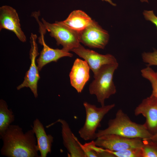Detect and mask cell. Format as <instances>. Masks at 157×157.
Masks as SVG:
<instances>
[{
  "label": "cell",
  "mask_w": 157,
  "mask_h": 157,
  "mask_svg": "<svg viewBox=\"0 0 157 157\" xmlns=\"http://www.w3.org/2000/svg\"><path fill=\"white\" fill-rule=\"evenodd\" d=\"M92 20L83 11L76 10L72 11L67 17L62 22L72 29L79 32L88 26Z\"/></svg>",
  "instance_id": "2e32d148"
},
{
  "label": "cell",
  "mask_w": 157,
  "mask_h": 157,
  "mask_svg": "<svg viewBox=\"0 0 157 157\" xmlns=\"http://www.w3.org/2000/svg\"><path fill=\"white\" fill-rule=\"evenodd\" d=\"M96 139L94 141L96 145L112 151L140 148L143 144L142 139L141 138H128L113 134L103 135Z\"/></svg>",
  "instance_id": "8992f818"
},
{
  "label": "cell",
  "mask_w": 157,
  "mask_h": 157,
  "mask_svg": "<svg viewBox=\"0 0 157 157\" xmlns=\"http://www.w3.org/2000/svg\"><path fill=\"white\" fill-rule=\"evenodd\" d=\"M7 29L13 32L22 42L26 38L21 27L20 20L16 10L8 6L0 8V30Z\"/></svg>",
  "instance_id": "8fae6325"
},
{
  "label": "cell",
  "mask_w": 157,
  "mask_h": 157,
  "mask_svg": "<svg viewBox=\"0 0 157 157\" xmlns=\"http://www.w3.org/2000/svg\"><path fill=\"white\" fill-rule=\"evenodd\" d=\"M102 1H105L109 3L112 5L115 6H116V4L113 3L111 0H102Z\"/></svg>",
  "instance_id": "d4e9b609"
},
{
  "label": "cell",
  "mask_w": 157,
  "mask_h": 157,
  "mask_svg": "<svg viewBox=\"0 0 157 157\" xmlns=\"http://www.w3.org/2000/svg\"><path fill=\"white\" fill-rule=\"evenodd\" d=\"M31 127L36 138L40 157H46L51 152L53 137L50 134H47L43 125L37 118L34 120Z\"/></svg>",
  "instance_id": "9a60e30c"
},
{
  "label": "cell",
  "mask_w": 157,
  "mask_h": 157,
  "mask_svg": "<svg viewBox=\"0 0 157 157\" xmlns=\"http://www.w3.org/2000/svg\"><path fill=\"white\" fill-rule=\"evenodd\" d=\"M36 35L31 34L30 38L31 48L30 52L31 64L29 69L26 73L24 81L17 87V90L25 87L29 88L36 98L38 96L37 83L40 78L39 71L35 63L36 57L39 54L36 42Z\"/></svg>",
  "instance_id": "9c48e42d"
},
{
  "label": "cell",
  "mask_w": 157,
  "mask_h": 157,
  "mask_svg": "<svg viewBox=\"0 0 157 157\" xmlns=\"http://www.w3.org/2000/svg\"><path fill=\"white\" fill-rule=\"evenodd\" d=\"M72 51L83 58L95 75L103 66L117 62L113 55H103L93 50L85 48L81 44Z\"/></svg>",
  "instance_id": "30bf717a"
},
{
  "label": "cell",
  "mask_w": 157,
  "mask_h": 157,
  "mask_svg": "<svg viewBox=\"0 0 157 157\" xmlns=\"http://www.w3.org/2000/svg\"><path fill=\"white\" fill-rule=\"evenodd\" d=\"M90 68L87 63L79 58L74 62L69 77L71 85L78 93H81L90 78Z\"/></svg>",
  "instance_id": "7c38bea8"
},
{
  "label": "cell",
  "mask_w": 157,
  "mask_h": 157,
  "mask_svg": "<svg viewBox=\"0 0 157 157\" xmlns=\"http://www.w3.org/2000/svg\"><path fill=\"white\" fill-rule=\"evenodd\" d=\"M41 20L44 28L49 32L51 37L55 39L57 45H61L64 49L72 51L81 45L79 32L71 28L62 21L50 23L43 18Z\"/></svg>",
  "instance_id": "5b68a950"
},
{
  "label": "cell",
  "mask_w": 157,
  "mask_h": 157,
  "mask_svg": "<svg viewBox=\"0 0 157 157\" xmlns=\"http://www.w3.org/2000/svg\"><path fill=\"white\" fill-rule=\"evenodd\" d=\"M144 17L147 20L149 21L154 24L157 29V16L153 10H144L143 13Z\"/></svg>",
  "instance_id": "7402d4cb"
},
{
  "label": "cell",
  "mask_w": 157,
  "mask_h": 157,
  "mask_svg": "<svg viewBox=\"0 0 157 157\" xmlns=\"http://www.w3.org/2000/svg\"><path fill=\"white\" fill-rule=\"evenodd\" d=\"M140 1L141 2H148V0H140Z\"/></svg>",
  "instance_id": "484cf974"
},
{
  "label": "cell",
  "mask_w": 157,
  "mask_h": 157,
  "mask_svg": "<svg viewBox=\"0 0 157 157\" xmlns=\"http://www.w3.org/2000/svg\"><path fill=\"white\" fill-rule=\"evenodd\" d=\"M79 144L86 157H99L98 154L95 151L82 144L80 142Z\"/></svg>",
  "instance_id": "603a6c76"
},
{
  "label": "cell",
  "mask_w": 157,
  "mask_h": 157,
  "mask_svg": "<svg viewBox=\"0 0 157 157\" xmlns=\"http://www.w3.org/2000/svg\"><path fill=\"white\" fill-rule=\"evenodd\" d=\"M61 124V133L64 147L71 157H86L79 144V141L72 133L67 122L59 119L55 122Z\"/></svg>",
  "instance_id": "5bb4252c"
},
{
  "label": "cell",
  "mask_w": 157,
  "mask_h": 157,
  "mask_svg": "<svg viewBox=\"0 0 157 157\" xmlns=\"http://www.w3.org/2000/svg\"><path fill=\"white\" fill-rule=\"evenodd\" d=\"M142 142V157H157V141L149 139Z\"/></svg>",
  "instance_id": "ac0fdd59"
},
{
  "label": "cell",
  "mask_w": 157,
  "mask_h": 157,
  "mask_svg": "<svg viewBox=\"0 0 157 157\" xmlns=\"http://www.w3.org/2000/svg\"><path fill=\"white\" fill-rule=\"evenodd\" d=\"M13 112L4 100H0V136L3 134L15 120Z\"/></svg>",
  "instance_id": "e0dca14e"
},
{
  "label": "cell",
  "mask_w": 157,
  "mask_h": 157,
  "mask_svg": "<svg viewBox=\"0 0 157 157\" xmlns=\"http://www.w3.org/2000/svg\"><path fill=\"white\" fill-rule=\"evenodd\" d=\"M83 105L86 112L85 120L78 133L83 140H93L96 139L97 129L101 126V122L103 118L115 105L113 104L97 107L86 101Z\"/></svg>",
  "instance_id": "277c9868"
},
{
  "label": "cell",
  "mask_w": 157,
  "mask_h": 157,
  "mask_svg": "<svg viewBox=\"0 0 157 157\" xmlns=\"http://www.w3.org/2000/svg\"><path fill=\"white\" fill-rule=\"evenodd\" d=\"M117 62L105 65L94 75V80L89 88L90 93L95 95L101 106L105 105L106 99L116 92L113 80L114 73L117 68Z\"/></svg>",
  "instance_id": "3957f363"
},
{
  "label": "cell",
  "mask_w": 157,
  "mask_h": 157,
  "mask_svg": "<svg viewBox=\"0 0 157 157\" xmlns=\"http://www.w3.org/2000/svg\"><path fill=\"white\" fill-rule=\"evenodd\" d=\"M143 61L147 64L148 66H157V49H154L153 52H144L142 54Z\"/></svg>",
  "instance_id": "44dd1931"
},
{
  "label": "cell",
  "mask_w": 157,
  "mask_h": 157,
  "mask_svg": "<svg viewBox=\"0 0 157 157\" xmlns=\"http://www.w3.org/2000/svg\"><path fill=\"white\" fill-rule=\"evenodd\" d=\"M43 31H40L41 35L39 38V42L43 46L39 58L37 60V67L39 71L47 64L53 61L56 62L60 58L64 57H72L73 54L62 48L54 49L50 48L45 43Z\"/></svg>",
  "instance_id": "4fadbf2b"
},
{
  "label": "cell",
  "mask_w": 157,
  "mask_h": 157,
  "mask_svg": "<svg viewBox=\"0 0 157 157\" xmlns=\"http://www.w3.org/2000/svg\"><path fill=\"white\" fill-rule=\"evenodd\" d=\"M108 134L142 139H149L153 135L143 124H140L132 121L121 109L117 111L114 118L109 120L107 128L98 131L96 133V139L99 136Z\"/></svg>",
  "instance_id": "7a4b0ae2"
},
{
  "label": "cell",
  "mask_w": 157,
  "mask_h": 157,
  "mask_svg": "<svg viewBox=\"0 0 157 157\" xmlns=\"http://www.w3.org/2000/svg\"><path fill=\"white\" fill-rule=\"evenodd\" d=\"M3 145L1 154L8 157H39L35 133L31 129L25 133L18 125L11 124L0 136Z\"/></svg>",
  "instance_id": "6da1fadb"
},
{
  "label": "cell",
  "mask_w": 157,
  "mask_h": 157,
  "mask_svg": "<svg viewBox=\"0 0 157 157\" xmlns=\"http://www.w3.org/2000/svg\"><path fill=\"white\" fill-rule=\"evenodd\" d=\"M136 116L142 115L146 119L143 124L152 135L157 133V98L151 94L143 99L135 108Z\"/></svg>",
  "instance_id": "ba28073f"
},
{
  "label": "cell",
  "mask_w": 157,
  "mask_h": 157,
  "mask_svg": "<svg viewBox=\"0 0 157 157\" xmlns=\"http://www.w3.org/2000/svg\"><path fill=\"white\" fill-rule=\"evenodd\" d=\"M108 150L111 157H142L141 148H130L117 151Z\"/></svg>",
  "instance_id": "ffe728a7"
},
{
  "label": "cell",
  "mask_w": 157,
  "mask_h": 157,
  "mask_svg": "<svg viewBox=\"0 0 157 157\" xmlns=\"http://www.w3.org/2000/svg\"><path fill=\"white\" fill-rule=\"evenodd\" d=\"M78 32L80 42L90 48L104 49L109 41L108 32L94 20Z\"/></svg>",
  "instance_id": "52a82bcc"
},
{
  "label": "cell",
  "mask_w": 157,
  "mask_h": 157,
  "mask_svg": "<svg viewBox=\"0 0 157 157\" xmlns=\"http://www.w3.org/2000/svg\"><path fill=\"white\" fill-rule=\"evenodd\" d=\"M149 139L157 141V133L153 135Z\"/></svg>",
  "instance_id": "cb8c5ba5"
},
{
  "label": "cell",
  "mask_w": 157,
  "mask_h": 157,
  "mask_svg": "<svg viewBox=\"0 0 157 157\" xmlns=\"http://www.w3.org/2000/svg\"><path fill=\"white\" fill-rule=\"evenodd\" d=\"M141 72L142 76L149 81L151 84L152 89L151 94L157 98V72L147 66L142 69Z\"/></svg>",
  "instance_id": "d6986e66"
}]
</instances>
